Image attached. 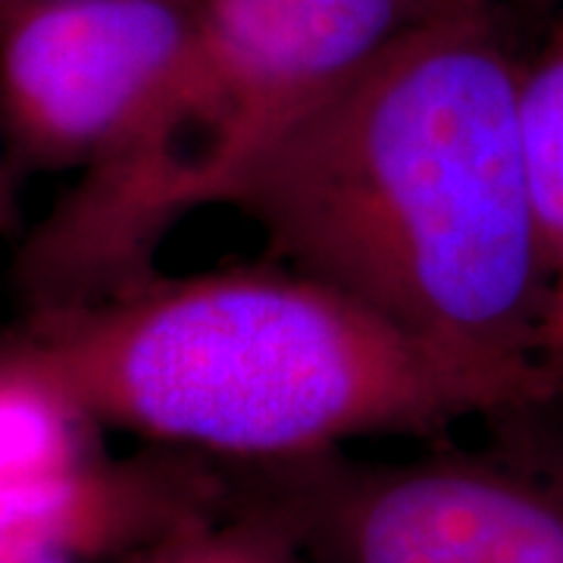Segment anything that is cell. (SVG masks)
Instances as JSON below:
<instances>
[{
	"label": "cell",
	"mask_w": 563,
	"mask_h": 563,
	"mask_svg": "<svg viewBox=\"0 0 563 563\" xmlns=\"http://www.w3.org/2000/svg\"><path fill=\"white\" fill-rule=\"evenodd\" d=\"M501 0L407 32L276 147L232 207L322 282L523 413L563 391L526 173V57Z\"/></svg>",
	"instance_id": "1"
},
{
	"label": "cell",
	"mask_w": 563,
	"mask_h": 563,
	"mask_svg": "<svg viewBox=\"0 0 563 563\" xmlns=\"http://www.w3.org/2000/svg\"><path fill=\"white\" fill-rule=\"evenodd\" d=\"M0 344L98 426L220 463L501 413L473 379L282 263L151 276L103 301L29 313Z\"/></svg>",
	"instance_id": "2"
},
{
	"label": "cell",
	"mask_w": 563,
	"mask_h": 563,
	"mask_svg": "<svg viewBox=\"0 0 563 563\" xmlns=\"http://www.w3.org/2000/svg\"><path fill=\"white\" fill-rule=\"evenodd\" d=\"M310 563H563V483L483 454L222 463Z\"/></svg>",
	"instance_id": "3"
},
{
	"label": "cell",
	"mask_w": 563,
	"mask_h": 563,
	"mask_svg": "<svg viewBox=\"0 0 563 563\" xmlns=\"http://www.w3.org/2000/svg\"><path fill=\"white\" fill-rule=\"evenodd\" d=\"M195 0H0V141L13 176L85 173L176 81Z\"/></svg>",
	"instance_id": "4"
},
{
	"label": "cell",
	"mask_w": 563,
	"mask_h": 563,
	"mask_svg": "<svg viewBox=\"0 0 563 563\" xmlns=\"http://www.w3.org/2000/svg\"><path fill=\"white\" fill-rule=\"evenodd\" d=\"M232 510L225 466L157 448L0 483V563H113Z\"/></svg>",
	"instance_id": "5"
},
{
	"label": "cell",
	"mask_w": 563,
	"mask_h": 563,
	"mask_svg": "<svg viewBox=\"0 0 563 563\" xmlns=\"http://www.w3.org/2000/svg\"><path fill=\"white\" fill-rule=\"evenodd\" d=\"M526 173L548 269V354L563 369V7L526 57L520 81Z\"/></svg>",
	"instance_id": "6"
},
{
	"label": "cell",
	"mask_w": 563,
	"mask_h": 563,
	"mask_svg": "<svg viewBox=\"0 0 563 563\" xmlns=\"http://www.w3.org/2000/svg\"><path fill=\"white\" fill-rule=\"evenodd\" d=\"M98 429L63 388L0 344V483L98 457Z\"/></svg>",
	"instance_id": "7"
},
{
	"label": "cell",
	"mask_w": 563,
	"mask_h": 563,
	"mask_svg": "<svg viewBox=\"0 0 563 563\" xmlns=\"http://www.w3.org/2000/svg\"><path fill=\"white\" fill-rule=\"evenodd\" d=\"M113 563H310L288 532L257 510L232 504L229 514L191 526Z\"/></svg>",
	"instance_id": "8"
},
{
	"label": "cell",
	"mask_w": 563,
	"mask_h": 563,
	"mask_svg": "<svg viewBox=\"0 0 563 563\" xmlns=\"http://www.w3.org/2000/svg\"><path fill=\"white\" fill-rule=\"evenodd\" d=\"M510 22L517 25V32H539L542 35L544 25L558 16L563 0H501Z\"/></svg>",
	"instance_id": "9"
},
{
	"label": "cell",
	"mask_w": 563,
	"mask_h": 563,
	"mask_svg": "<svg viewBox=\"0 0 563 563\" xmlns=\"http://www.w3.org/2000/svg\"><path fill=\"white\" fill-rule=\"evenodd\" d=\"M13 169L7 163V151L0 141V235H13L20 225V207H16V188H13Z\"/></svg>",
	"instance_id": "10"
}]
</instances>
